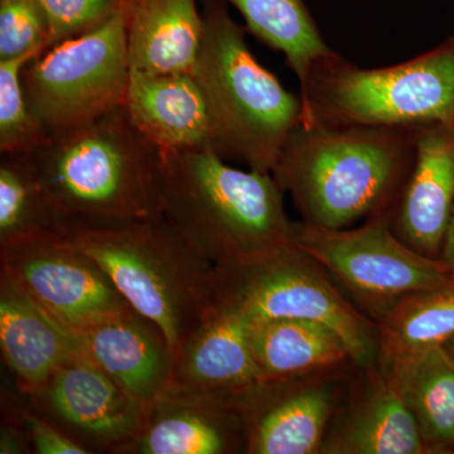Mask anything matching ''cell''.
<instances>
[{"label": "cell", "instance_id": "obj_1", "mask_svg": "<svg viewBox=\"0 0 454 454\" xmlns=\"http://www.w3.org/2000/svg\"><path fill=\"white\" fill-rule=\"evenodd\" d=\"M162 154V217L214 267L294 244L300 225L271 173L230 167L214 149Z\"/></svg>", "mask_w": 454, "mask_h": 454}, {"label": "cell", "instance_id": "obj_2", "mask_svg": "<svg viewBox=\"0 0 454 454\" xmlns=\"http://www.w3.org/2000/svg\"><path fill=\"white\" fill-rule=\"evenodd\" d=\"M414 151L411 129L301 122L271 175L289 191L304 223L346 229L384 215Z\"/></svg>", "mask_w": 454, "mask_h": 454}, {"label": "cell", "instance_id": "obj_3", "mask_svg": "<svg viewBox=\"0 0 454 454\" xmlns=\"http://www.w3.org/2000/svg\"><path fill=\"white\" fill-rule=\"evenodd\" d=\"M66 238L106 271L134 310L175 351L215 307L214 265L163 217L68 220Z\"/></svg>", "mask_w": 454, "mask_h": 454}, {"label": "cell", "instance_id": "obj_4", "mask_svg": "<svg viewBox=\"0 0 454 454\" xmlns=\"http://www.w3.org/2000/svg\"><path fill=\"white\" fill-rule=\"evenodd\" d=\"M66 217H162L163 154L119 106L29 153Z\"/></svg>", "mask_w": 454, "mask_h": 454}, {"label": "cell", "instance_id": "obj_5", "mask_svg": "<svg viewBox=\"0 0 454 454\" xmlns=\"http://www.w3.org/2000/svg\"><path fill=\"white\" fill-rule=\"evenodd\" d=\"M202 14L203 37L191 73L207 101L215 151L273 173L304 121L303 101L259 64L225 0H202Z\"/></svg>", "mask_w": 454, "mask_h": 454}, {"label": "cell", "instance_id": "obj_6", "mask_svg": "<svg viewBox=\"0 0 454 454\" xmlns=\"http://www.w3.org/2000/svg\"><path fill=\"white\" fill-rule=\"evenodd\" d=\"M301 98L303 124L454 128V43L378 70L357 68L331 56L313 70Z\"/></svg>", "mask_w": 454, "mask_h": 454}, {"label": "cell", "instance_id": "obj_7", "mask_svg": "<svg viewBox=\"0 0 454 454\" xmlns=\"http://www.w3.org/2000/svg\"><path fill=\"white\" fill-rule=\"evenodd\" d=\"M215 304L250 321L309 319L345 340L352 364L376 366L378 330L346 300L330 274L294 244L238 264L214 267Z\"/></svg>", "mask_w": 454, "mask_h": 454}, {"label": "cell", "instance_id": "obj_8", "mask_svg": "<svg viewBox=\"0 0 454 454\" xmlns=\"http://www.w3.org/2000/svg\"><path fill=\"white\" fill-rule=\"evenodd\" d=\"M129 74L121 5L104 25L33 57L22 82L29 107L51 138L121 106Z\"/></svg>", "mask_w": 454, "mask_h": 454}, {"label": "cell", "instance_id": "obj_9", "mask_svg": "<svg viewBox=\"0 0 454 454\" xmlns=\"http://www.w3.org/2000/svg\"><path fill=\"white\" fill-rule=\"evenodd\" d=\"M294 245L319 262L375 321L408 295L454 284L441 259L423 255L396 238L384 215L356 229L303 223Z\"/></svg>", "mask_w": 454, "mask_h": 454}, {"label": "cell", "instance_id": "obj_10", "mask_svg": "<svg viewBox=\"0 0 454 454\" xmlns=\"http://www.w3.org/2000/svg\"><path fill=\"white\" fill-rule=\"evenodd\" d=\"M2 274L73 333L131 309L106 271L65 235L0 247Z\"/></svg>", "mask_w": 454, "mask_h": 454}, {"label": "cell", "instance_id": "obj_11", "mask_svg": "<svg viewBox=\"0 0 454 454\" xmlns=\"http://www.w3.org/2000/svg\"><path fill=\"white\" fill-rule=\"evenodd\" d=\"M27 396L31 411L89 453L122 454L145 422L146 406L82 352Z\"/></svg>", "mask_w": 454, "mask_h": 454}, {"label": "cell", "instance_id": "obj_12", "mask_svg": "<svg viewBox=\"0 0 454 454\" xmlns=\"http://www.w3.org/2000/svg\"><path fill=\"white\" fill-rule=\"evenodd\" d=\"M245 397L168 387L122 454L247 453Z\"/></svg>", "mask_w": 454, "mask_h": 454}, {"label": "cell", "instance_id": "obj_13", "mask_svg": "<svg viewBox=\"0 0 454 454\" xmlns=\"http://www.w3.org/2000/svg\"><path fill=\"white\" fill-rule=\"evenodd\" d=\"M336 402L330 381L301 378L262 382L244 400L247 453L321 452Z\"/></svg>", "mask_w": 454, "mask_h": 454}, {"label": "cell", "instance_id": "obj_14", "mask_svg": "<svg viewBox=\"0 0 454 454\" xmlns=\"http://www.w3.org/2000/svg\"><path fill=\"white\" fill-rule=\"evenodd\" d=\"M252 321L215 304L175 351L170 387L247 396L262 385L250 340Z\"/></svg>", "mask_w": 454, "mask_h": 454}, {"label": "cell", "instance_id": "obj_15", "mask_svg": "<svg viewBox=\"0 0 454 454\" xmlns=\"http://www.w3.org/2000/svg\"><path fill=\"white\" fill-rule=\"evenodd\" d=\"M80 352L146 408L170 385L172 348L166 334L133 309L74 333Z\"/></svg>", "mask_w": 454, "mask_h": 454}, {"label": "cell", "instance_id": "obj_16", "mask_svg": "<svg viewBox=\"0 0 454 454\" xmlns=\"http://www.w3.org/2000/svg\"><path fill=\"white\" fill-rule=\"evenodd\" d=\"M122 107L134 127L160 152L215 151L210 110L192 73L130 68Z\"/></svg>", "mask_w": 454, "mask_h": 454}, {"label": "cell", "instance_id": "obj_17", "mask_svg": "<svg viewBox=\"0 0 454 454\" xmlns=\"http://www.w3.org/2000/svg\"><path fill=\"white\" fill-rule=\"evenodd\" d=\"M454 208V128L437 124L415 137L414 167L400 202V239L441 258Z\"/></svg>", "mask_w": 454, "mask_h": 454}, {"label": "cell", "instance_id": "obj_18", "mask_svg": "<svg viewBox=\"0 0 454 454\" xmlns=\"http://www.w3.org/2000/svg\"><path fill=\"white\" fill-rule=\"evenodd\" d=\"M319 453H430L389 367H372L365 390L325 434Z\"/></svg>", "mask_w": 454, "mask_h": 454}, {"label": "cell", "instance_id": "obj_19", "mask_svg": "<svg viewBox=\"0 0 454 454\" xmlns=\"http://www.w3.org/2000/svg\"><path fill=\"white\" fill-rule=\"evenodd\" d=\"M0 348L25 395L40 389L57 367L80 352L73 331L59 324L3 274Z\"/></svg>", "mask_w": 454, "mask_h": 454}, {"label": "cell", "instance_id": "obj_20", "mask_svg": "<svg viewBox=\"0 0 454 454\" xmlns=\"http://www.w3.org/2000/svg\"><path fill=\"white\" fill-rule=\"evenodd\" d=\"M131 70L192 71L203 37L197 0H122Z\"/></svg>", "mask_w": 454, "mask_h": 454}, {"label": "cell", "instance_id": "obj_21", "mask_svg": "<svg viewBox=\"0 0 454 454\" xmlns=\"http://www.w3.org/2000/svg\"><path fill=\"white\" fill-rule=\"evenodd\" d=\"M250 340L264 382L330 375L352 363L342 337L309 319L252 321Z\"/></svg>", "mask_w": 454, "mask_h": 454}, {"label": "cell", "instance_id": "obj_22", "mask_svg": "<svg viewBox=\"0 0 454 454\" xmlns=\"http://www.w3.org/2000/svg\"><path fill=\"white\" fill-rule=\"evenodd\" d=\"M385 366L393 372L430 454L454 452L452 352L434 346Z\"/></svg>", "mask_w": 454, "mask_h": 454}, {"label": "cell", "instance_id": "obj_23", "mask_svg": "<svg viewBox=\"0 0 454 454\" xmlns=\"http://www.w3.org/2000/svg\"><path fill=\"white\" fill-rule=\"evenodd\" d=\"M258 40L286 56L303 97L313 70L334 53L328 49L303 0H225Z\"/></svg>", "mask_w": 454, "mask_h": 454}, {"label": "cell", "instance_id": "obj_24", "mask_svg": "<svg viewBox=\"0 0 454 454\" xmlns=\"http://www.w3.org/2000/svg\"><path fill=\"white\" fill-rule=\"evenodd\" d=\"M68 219L44 186L32 155L2 154L0 247L46 235H65Z\"/></svg>", "mask_w": 454, "mask_h": 454}, {"label": "cell", "instance_id": "obj_25", "mask_svg": "<svg viewBox=\"0 0 454 454\" xmlns=\"http://www.w3.org/2000/svg\"><path fill=\"white\" fill-rule=\"evenodd\" d=\"M375 325L384 365L444 345L454 337V284L403 298Z\"/></svg>", "mask_w": 454, "mask_h": 454}, {"label": "cell", "instance_id": "obj_26", "mask_svg": "<svg viewBox=\"0 0 454 454\" xmlns=\"http://www.w3.org/2000/svg\"><path fill=\"white\" fill-rule=\"evenodd\" d=\"M33 57L0 59V153H33L47 136L27 101L22 74Z\"/></svg>", "mask_w": 454, "mask_h": 454}, {"label": "cell", "instance_id": "obj_27", "mask_svg": "<svg viewBox=\"0 0 454 454\" xmlns=\"http://www.w3.org/2000/svg\"><path fill=\"white\" fill-rule=\"evenodd\" d=\"M38 3L47 29V49L104 25L122 5V0H38Z\"/></svg>", "mask_w": 454, "mask_h": 454}, {"label": "cell", "instance_id": "obj_28", "mask_svg": "<svg viewBox=\"0 0 454 454\" xmlns=\"http://www.w3.org/2000/svg\"><path fill=\"white\" fill-rule=\"evenodd\" d=\"M47 49L38 0H0V59L35 57Z\"/></svg>", "mask_w": 454, "mask_h": 454}, {"label": "cell", "instance_id": "obj_29", "mask_svg": "<svg viewBox=\"0 0 454 454\" xmlns=\"http://www.w3.org/2000/svg\"><path fill=\"white\" fill-rule=\"evenodd\" d=\"M20 423L25 427L31 453L35 454H90L73 438L65 434L49 420L35 413L27 406L20 414Z\"/></svg>", "mask_w": 454, "mask_h": 454}, {"label": "cell", "instance_id": "obj_30", "mask_svg": "<svg viewBox=\"0 0 454 454\" xmlns=\"http://www.w3.org/2000/svg\"><path fill=\"white\" fill-rule=\"evenodd\" d=\"M0 453L20 454L31 453L28 437L25 427L20 423V418L12 419L7 417L5 424L2 426V435H0Z\"/></svg>", "mask_w": 454, "mask_h": 454}, {"label": "cell", "instance_id": "obj_31", "mask_svg": "<svg viewBox=\"0 0 454 454\" xmlns=\"http://www.w3.org/2000/svg\"><path fill=\"white\" fill-rule=\"evenodd\" d=\"M439 259L444 262L454 279V208L450 225H448L446 238H444L443 247H442L441 258Z\"/></svg>", "mask_w": 454, "mask_h": 454}, {"label": "cell", "instance_id": "obj_32", "mask_svg": "<svg viewBox=\"0 0 454 454\" xmlns=\"http://www.w3.org/2000/svg\"><path fill=\"white\" fill-rule=\"evenodd\" d=\"M444 346H446V348L450 349V351L454 355V337H452L450 340H448L447 342L444 343Z\"/></svg>", "mask_w": 454, "mask_h": 454}]
</instances>
